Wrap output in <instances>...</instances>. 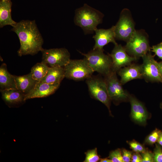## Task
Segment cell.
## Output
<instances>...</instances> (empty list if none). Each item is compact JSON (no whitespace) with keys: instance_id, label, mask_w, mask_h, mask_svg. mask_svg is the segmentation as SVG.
I'll return each mask as SVG.
<instances>
[{"instance_id":"obj_31","label":"cell","mask_w":162,"mask_h":162,"mask_svg":"<svg viewBox=\"0 0 162 162\" xmlns=\"http://www.w3.org/2000/svg\"><path fill=\"white\" fill-rule=\"evenodd\" d=\"M157 142L159 144L162 146V131H161L159 133L158 139Z\"/></svg>"},{"instance_id":"obj_3","label":"cell","mask_w":162,"mask_h":162,"mask_svg":"<svg viewBox=\"0 0 162 162\" xmlns=\"http://www.w3.org/2000/svg\"><path fill=\"white\" fill-rule=\"evenodd\" d=\"M104 50H93L87 53L80 52L84 56L88 65L94 72H97L105 77L112 71V62L109 55L104 53Z\"/></svg>"},{"instance_id":"obj_18","label":"cell","mask_w":162,"mask_h":162,"mask_svg":"<svg viewBox=\"0 0 162 162\" xmlns=\"http://www.w3.org/2000/svg\"><path fill=\"white\" fill-rule=\"evenodd\" d=\"M12 2L11 0L0 1V27L10 25L13 27L16 24L11 17Z\"/></svg>"},{"instance_id":"obj_27","label":"cell","mask_w":162,"mask_h":162,"mask_svg":"<svg viewBox=\"0 0 162 162\" xmlns=\"http://www.w3.org/2000/svg\"><path fill=\"white\" fill-rule=\"evenodd\" d=\"M142 153V162H154L153 153L152 152L146 150L144 152Z\"/></svg>"},{"instance_id":"obj_2","label":"cell","mask_w":162,"mask_h":162,"mask_svg":"<svg viewBox=\"0 0 162 162\" xmlns=\"http://www.w3.org/2000/svg\"><path fill=\"white\" fill-rule=\"evenodd\" d=\"M103 16L99 11L85 4L76 10L74 21L85 32L91 33L97 29L98 26L102 22Z\"/></svg>"},{"instance_id":"obj_6","label":"cell","mask_w":162,"mask_h":162,"mask_svg":"<svg viewBox=\"0 0 162 162\" xmlns=\"http://www.w3.org/2000/svg\"><path fill=\"white\" fill-rule=\"evenodd\" d=\"M86 83L91 95L93 98L104 104L111 115L110 110L111 100L108 94L105 79L92 76L86 79Z\"/></svg>"},{"instance_id":"obj_25","label":"cell","mask_w":162,"mask_h":162,"mask_svg":"<svg viewBox=\"0 0 162 162\" xmlns=\"http://www.w3.org/2000/svg\"><path fill=\"white\" fill-rule=\"evenodd\" d=\"M129 144L135 152L143 153L146 150L142 145L134 140L129 142Z\"/></svg>"},{"instance_id":"obj_8","label":"cell","mask_w":162,"mask_h":162,"mask_svg":"<svg viewBox=\"0 0 162 162\" xmlns=\"http://www.w3.org/2000/svg\"><path fill=\"white\" fill-rule=\"evenodd\" d=\"M42 62L50 67H64L70 60V55L66 48H54L49 49L43 48Z\"/></svg>"},{"instance_id":"obj_23","label":"cell","mask_w":162,"mask_h":162,"mask_svg":"<svg viewBox=\"0 0 162 162\" xmlns=\"http://www.w3.org/2000/svg\"><path fill=\"white\" fill-rule=\"evenodd\" d=\"M109 158L112 162H124L122 151L119 148L110 152Z\"/></svg>"},{"instance_id":"obj_7","label":"cell","mask_w":162,"mask_h":162,"mask_svg":"<svg viewBox=\"0 0 162 162\" xmlns=\"http://www.w3.org/2000/svg\"><path fill=\"white\" fill-rule=\"evenodd\" d=\"M136 30L134 22L130 11L124 9L121 14L119 20L114 26L116 38L128 41Z\"/></svg>"},{"instance_id":"obj_33","label":"cell","mask_w":162,"mask_h":162,"mask_svg":"<svg viewBox=\"0 0 162 162\" xmlns=\"http://www.w3.org/2000/svg\"><path fill=\"white\" fill-rule=\"evenodd\" d=\"M99 162H112V160L109 158H100Z\"/></svg>"},{"instance_id":"obj_24","label":"cell","mask_w":162,"mask_h":162,"mask_svg":"<svg viewBox=\"0 0 162 162\" xmlns=\"http://www.w3.org/2000/svg\"><path fill=\"white\" fill-rule=\"evenodd\" d=\"M160 131V130L156 128L147 137L146 142L151 145L155 143L158 141Z\"/></svg>"},{"instance_id":"obj_13","label":"cell","mask_w":162,"mask_h":162,"mask_svg":"<svg viewBox=\"0 0 162 162\" xmlns=\"http://www.w3.org/2000/svg\"><path fill=\"white\" fill-rule=\"evenodd\" d=\"M60 84H49L38 82L33 89L25 96L26 100L34 98L47 97L53 94L58 89Z\"/></svg>"},{"instance_id":"obj_28","label":"cell","mask_w":162,"mask_h":162,"mask_svg":"<svg viewBox=\"0 0 162 162\" xmlns=\"http://www.w3.org/2000/svg\"><path fill=\"white\" fill-rule=\"evenodd\" d=\"M151 50L155 55L162 60V42L152 46L151 48Z\"/></svg>"},{"instance_id":"obj_12","label":"cell","mask_w":162,"mask_h":162,"mask_svg":"<svg viewBox=\"0 0 162 162\" xmlns=\"http://www.w3.org/2000/svg\"><path fill=\"white\" fill-rule=\"evenodd\" d=\"M95 34L93 37L95 43L93 50H104L103 47L110 43L115 45L117 44L116 41L114 26L108 29H97Z\"/></svg>"},{"instance_id":"obj_11","label":"cell","mask_w":162,"mask_h":162,"mask_svg":"<svg viewBox=\"0 0 162 162\" xmlns=\"http://www.w3.org/2000/svg\"><path fill=\"white\" fill-rule=\"evenodd\" d=\"M112 62V70L117 73L121 68L129 65L138 58L129 56L124 47L117 44L115 45L111 53L109 54Z\"/></svg>"},{"instance_id":"obj_21","label":"cell","mask_w":162,"mask_h":162,"mask_svg":"<svg viewBox=\"0 0 162 162\" xmlns=\"http://www.w3.org/2000/svg\"><path fill=\"white\" fill-rule=\"evenodd\" d=\"M50 67L46 63L41 62L38 63L31 68L30 73L32 78L40 81L47 74Z\"/></svg>"},{"instance_id":"obj_16","label":"cell","mask_w":162,"mask_h":162,"mask_svg":"<svg viewBox=\"0 0 162 162\" xmlns=\"http://www.w3.org/2000/svg\"><path fill=\"white\" fill-rule=\"evenodd\" d=\"M129 100L131 104V114L132 118L139 123H146L148 114L144 105L132 95H130Z\"/></svg>"},{"instance_id":"obj_5","label":"cell","mask_w":162,"mask_h":162,"mask_svg":"<svg viewBox=\"0 0 162 162\" xmlns=\"http://www.w3.org/2000/svg\"><path fill=\"white\" fill-rule=\"evenodd\" d=\"M64 68L65 77L75 80L87 79L94 72L84 58L81 59H70Z\"/></svg>"},{"instance_id":"obj_17","label":"cell","mask_w":162,"mask_h":162,"mask_svg":"<svg viewBox=\"0 0 162 162\" xmlns=\"http://www.w3.org/2000/svg\"><path fill=\"white\" fill-rule=\"evenodd\" d=\"M16 88L25 96L33 89L39 82L34 79L31 73L22 76L14 75Z\"/></svg>"},{"instance_id":"obj_34","label":"cell","mask_w":162,"mask_h":162,"mask_svg":"<svg viewBox=\"0 0 162 162\" xmlns=\"http://www.w3.org/2000/svg\"><path fill=\"white\" fill-rule=\"evenodd\" d=\"M160 108L162 109V102H161V103H160Z\"/></svg>"},{"instance_id":"obj_4","label":"cell","mask_w":162,"mask_h":162,"mask_svg":"<svg viewBox=\"0 0 162 162\" xmlns=\"http://www.w3.org/2000/svg\"><path fill=\"white\" fill-rule=\"evenodd\" d=\"M124 47L130 56L138 59L150 51L148 37L143 30H136Z\"/></svg>"},{"instance_id":"obj_1","label":"cell","mask_w":162,"mask_h":162,"mask_svg":"<svg viewBox=\"0 0 162 162\" xmlns=\"http://www.w3.org/2000/svg\"><path fill=\"white\" fill-rule=\"evenodd\" d=\"M11 31L16 34L20 40L19 56L34 55L43 48V39L35 20H22L17 22Z\"/></svg>"},{"instance_id":"obj_22","label":"cell","mask_w":162,"mask_h":162,"mask_svg":"<svg viewBox=\"0 0 162 162\" xmlns=\"http://www.w3.org/2000/svg\"><path fill=\"white\" fill-rule=\"evenodd\" d=\"M85 154L86 157L84 162H97L100 159L96 148L88 150Z\"/></svg>"},{"instance_id":"obj_35","label":"cell","mask_w":162,"mask_h":162,"mask_svg":"<svg viewBox=\"0 0 162 162\" xmlns=\"http://www.w3.org/2000/svg\"><path fill=\"white\" fill-rule=\"evenodd\" d=\"M3 0V1H7L8 0Z\"/></svg>"},{"instance_id":"obj_15","label":"cell","mask_w":162,"mask_h":162,"mask_svg":"<svg viewBox=\"0 0 162 162\" xmlns=\"http://www.w3.org/2000/svg\"><path fill=\"white\" fill-rule=\"evenodd\" d=\"M117 73L121 77L120 81L122 85L133 80L143 79L141 64L133 63L121 68Z\"/></svg>"},{"instance_id":"obj_26","label":"cell","mask_w":162,"mask_h":162,"mask_svg":"<svg viewBox=\"0 0 162 162\" xmlns=\"http://www.w3.org/2000/svg\"><path fill=\"white\" fill-rule=\"evenodd\" d=\"M153 153L154 162H162V148L158 144H155Z\"/></svg>"},{"instance_id":"obj_14","label":"cell","mask_w":162,"mask_h":162,"mask_svg":"<svg viewBox=\"0 0 162 162\" xmlns=\"http://www.w3.org/2000/svg\"><path fill=\"white\" fill-rule=\"evenodd\" d=\"M0 92L2 99L9 107H18L26 102V96L17 89H6Z\"/></svg>"},{"instance_id":"obj_9","label":"cell","mask_w":162,"mask_h":162,"mask_svg":"<svg viewBox=\"0 0 162 162\" xmlns=\"http://www.w3.org/2000/svg\"><path fill=\"white\" fill-rule=\"evenodd\" d=\"M112 71L105 77L108 94L110 100L117 104L129 100L130 94L124 90L117 76Z\"/></svg>"},{"instance_id":"obj_10","label":"cell","mask_w":162,"mask_h":162,"mask_svg":"<svg viewBox=\"0 0 162 162\" xmlns=\"http://www.w3.org/2000/svg\"><path fill=\"white\" fill-rule=\"evenodd\" d=\"M141 65L143 78L146 81L162 83L161 76L158 64L150 51L143 56Z\"/></svg>"},{"instance_id":"obj_30","label":"cell","mask_w":162,"mask_h":162,"mask_svg":"<svg viewBox=\"0 0 162 162\" xmlns=\"http://www.w3.org/2000/svg\"><path fill=\"white\" fill-rule=\"evenodd\" d=\"M142 156L139 154V153L135 152L132 154L131 159L132 162H142Z\"/></svg>"},{"instance_id":"obj_32","label":"cell","mask_w":162,"mask_h":162,"mask_svg":"<svg viewBox=\"0 0 162 162\" xmlns=\"http://www.w3.org/2000/svg\"><path fill=\"white\" fill-rule=\"evenodd\" d=\"M158 64L161 76L162 78V62H158Z\"/></svg>"},{"instance_id":"obj_29","label":"cell","mask_w":162,"mask_h":162,"mask_svg":"<svg viewBox=\"0 0 162 162\" xmlns=\"http://www.w3.org/2000/svg\"><path fill=\"white\" fill-rule=\"evenodd\" d=\"M122 153L124 162H129L130 161L132 156L131 152L125 149H123Z\"/></svg>"},{"instance_id":"obj_20","label":"cell","mask_w":162,"mask_h":162,"mask_svg":"<svg viewBox=\"0 0 162 162\" xmlns=\"http://www.w3.org/2000/svg\"><path fill=\"white\" fill-rule=\"evenodd\" d=\"M64 77V67H50L46 75L40 81L49 84H60Z\"/></svg>"},{"instance_id":"obj_19","label":"cell","mask_w":162,"mask_h":162,"mask_svg":"<svg viewBox=\"0 0 162 162\" xmlns=\"http://www.w3.org/2000/svg\"><path fill=\"white\" fill-rule=\"evenodd\" d=\"M17 89L14 75L8 72L6 64L3 63L0 67V89Z\"/></svg>"}]
</instances>
